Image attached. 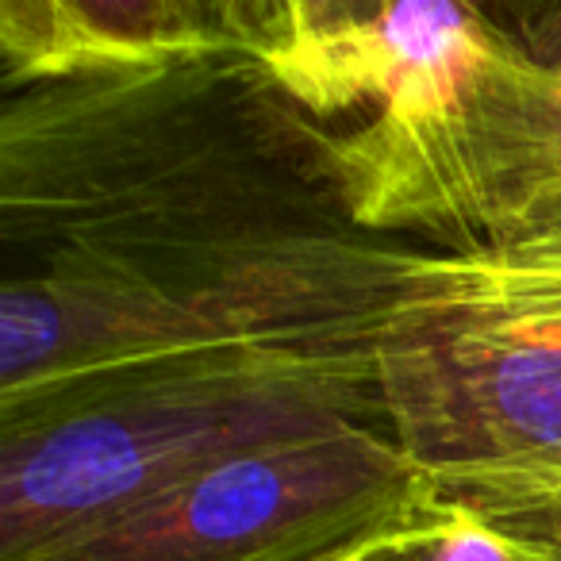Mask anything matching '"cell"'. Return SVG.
I'll use <instances>...</instances> for the list:
<instances>
[{
    "label": "cell",
    "instance_id": "6da1fadb",
    "mask_svg": "<svg viewBox=\"0 0 561 561\" xmlns=\"http://www.w3.org/2000/svg\"><path fill=\"white\" fill-rule=\"evenodd\" d=\"M339 139L250 58L4 93L0 247L20 265L362 231Z\"/></svg>",
    "mask_w": 561,
    "mask_h": 561
},
{
    "label": "cell",
    "instance_id": "7a4b0ae2",
    "mask_svg": "<svg viewBox=\"0 0 561 561\" xmlns=\"http://www.w3.org/2000/svg\"><path fill=\"white\" fill-rule=\"evenodd\" d=\"M374 335L204 351L0 408V561H43L254 446L385 427Z\"/></svg>",
    "mask_w": 561,
    "mask_h": 561
},
{
    "label": "cell",
    "instance_id": "3957f363",
    "mask_svg": "<svg viewBox=\"0 0 561 561\" xmlns=\"http://www.w3.org/2000/svg\"><path fill=\"white\" fill-rule=\"evenodd\" d=\"M374 366L385 427L435 492L561 550V231L431 247Z\"/></svg>",
    "mask_w": 561,
    "mask_h": 561
},
{
    "label": "cell",
    "instance_id": "277c9868",
    "mask_svg": "<svg viewBox=\"0 0 561 561\" xmlns=\"http://www.w3.org/2000/svg\"><path fill=\"white\" fill-rule=\"evenodd\" d=\"M427 250L346 231L219 254H55L9 265L0 285V408L127 366L374 331Z\"/></svg>",
    "mask_w": 561,
    "mask_h": 561
},
{
    "label": "cell",
    "instance_id": "5b68a950",
    "mask_svg": "<svg viewBox=\"0 0 561 561\" xmlns=\"http://www.w3.org/2000/svg\"><path fill=\"white\" fill-rule=\"evenodd\" d=\"M339 165L362 231L435 250L561 231V70L530 58L496 20L454 93L346 127Z\"/></svg>",
    "mask_w": 561,
    "mask_h": 561
},
{
    "label": "cell",
    "instance_id": "8992f818",
    "mask_svg": "<svg viewBox=\"0 0 561 561\" xmlns=\"http://www.w3.org/2000/svg\"><path fill=\"white\" fill-rule=\"evenodd\" d=\"M435 484L381 423L242 450L43 561H323Z\"/></svg>",
    "mask_w": 561,
    "mask_h": 561
},
{
    "label": "cell",
    "instance_id": "52a82bcc",
    "mask_svg": "<svg viewBox=\"0 0 561 561\" xmlns=\"http://www.w3.org/2000/svg\"><path fill=\"white\" fill-rule=\"evenodd\" d=\"M496 20L450 0H265L254 62L323 127L438 104L481 62Z\"/></svg>",
    "mask_w": 561,
    "mask_h": 561
},
{
    "label": "cell",
    "instance_id": "ba28073f",
    "mask_svg": "<svg viewBox=\"0 0 561 561\" xmlns=\"http://www.w3.org/2000/svg\"><path fill=\"white\" fill-rule=\"evenodd\" d=\"M265 0H0V81L116 78L250 58Z\"/></svg>",
    "mask_w": 561,
    "mask_h": 561
},
{
    "label": "cell",
    "instance_id": "9c48e42d",
    "mask_svg": "<svg viewBox=\"0 0 561 561\" xmlns=\"http://www.w3.org/2000/svg\"><path fill=\"white\" fill-rule=\"evenodd\" d=\"M343 553L346 561H561L558 546L515 535L435 489L346 542Z\"/></svg>",
    "mask_w": 561,
    "mask_h": 561
},
{
    "label": "cell",
    "instance_id": "30bf717a",
    "mask_svg": "<svg viewBox=\"0 0 561 561\" xmlns=\"http://www.w3.org/2000/svg\"><path fill=\"white\" fill-rule=\"evenodd\" d=\"M323 561H346V553H343V550H335V553H328Z\"/></svg>",
    "mask_w": 561,
    "mask_h": 561
}]
</instances>
